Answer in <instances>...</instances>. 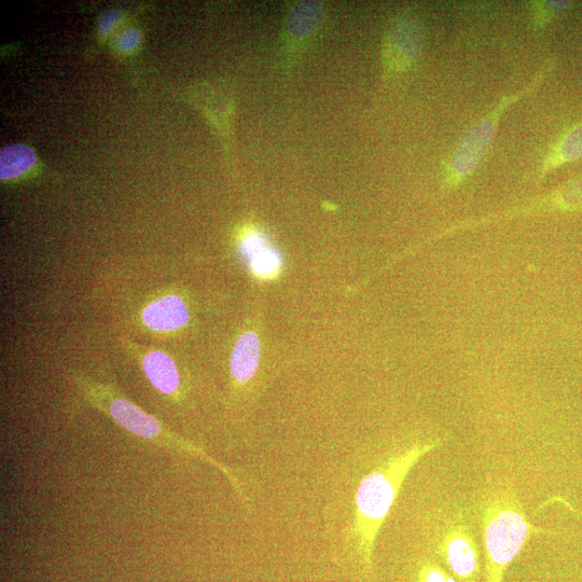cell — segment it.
I'll return each instance as SVG.
<instances>
[{"mask_svg": "<svg viewBox=\"0 0 582 582\" xmlns=\"http://www.w3.org/2000/svg\"><path fill=\"white\" fill-rule=\"evenodd\" d=\"M440 445L439 440L415 443L390 457L360 481L355 496L352 533L366 572L372 570L374 545L410 471L427 453Z\"/></svg>", "mask_w": 582, "mask_h": 582, "instance_id": "1", "label": "cell"}, {"mask_svg": "<svg viewBox=\"0 0 582 582\" xmlns=\"http://www.w3.org/2000/svg\"><path fill=\"white\" fill-rule=\"evenodd\" d=\"M480 519L485 549V582H503L505 572L530 538L542 532L526 517L517 492L509 485L485 496Z\"/></svg>", "mask_w": 582, "mask_h": 582, "instance_id": "2", "label": "cell"}, {"mask_svg": "<svg viewBox=\"0 0 582 582\" xmlns=\"http://www.w3.org/2000/svg\"><path fill=\"white\" fill-rule=\"evenodd\" d=\"M547 72L544 69L528 86L514 94L502 97L491 112L464 135L455 148L447 169L446 182L449 186H459L478 169L482 160L488 155L497 129L508 109L521 101L523 97L535 92L542 85Z\"/></svg>", "mask_w": 582, "mask_h": 582, "instance_id": "3", "label": "cell"}, {"mask_svg": "<svg viewBox=\"0 0 582 582\" xmlns=\"http://www.w3.org/2000/svg\"><path fill=\"white\" fill-rule=\"evenodd\" d=\"M107 411L118 424L126 428L130 433L152 441L162 443V445L188 452L192 455H198L201 459L213 464L231 479L235 488L239 487V482L224 466L219 465L212 457L205 453L202 449L191 445V443L179 439L168 431H165L162 424L152 415L147 414L141 408H138L129 400L120 397L109 398L107 403Z\"/></svg>", "mask_w": 582, "mask_h": 582, "instance_id": "4", "label": "cell"}, {"mask_svg": "<svg viewBox=\"0 0 582 582\" xmlns=\"http://www.w3.org/2000/svg\"><path fill=\"white\" fill-rule=\"evenodd\" d=\"M437 551L457 581H479V547L473 532L465 523H450L439 537Z\"/></svg>", "mask_w": 582, "mask_h": 582, "instance_id": "5", "label": "cell"}, {"mask_svg": "<svg viewBox=\"0 0 582 582\" xmlns=\"http://www.w3.org/2000/svg\"><path fill=\"white\" fill-rule=\"evenodd\" d=\"M388 64L394 69L410 66L421 52L422 32L411 19H401L392 27L387 44Z\"/></svg>", "mask_w": 582, "mask_h": 582, "instance_id": "6", "label": "cell"}, {"mask_svg": "<svg viewBox=\"0 0 582 582\" xmlns=\"http://www.w3.org/2000/svg\"><path fill=\"white\" fill-rule=\"evenodd\" d=\"M242 253L258 279L273 280L282 270L281 255L258 232L246 235L242 242Z\"/></svg>", "mask_w": 582, "mask_h": 582, "instance_id": "7", "label": "cell"}, {"mask_svg": "<svg viewBox=\"0 0 582 582\" xmlns=\"http://www.w3.org/2000/svg\"><path fill=\"white\" fill-rule=\"evenodd\" d=\"M189 318L187 304L174 295L151 302L143 312L145 325L156 331H172L182 328L188 324Z\"/></svg>", "mask_w": 582, "mask_h": 582, "instance_id": "8", "label": "cell"}, {"mask_svg": "<svg viewBox=\"0 0 582 582\" xmlns=\"http://www.w3.org/2000/svg\"><path fill=\"white\" fill-rule=\"evenodd\" d=\"M261 343L253 331L246 332L235 344L231 355V374L235 381H251L259 367Z\"/></svg>", "mask_w": 582, "mask_h": 582, "instance_id": "9", "label": "cell"}, {"mask_svg": "<svg viewBox=\"0 0 582 582\" xmlns=\"http://www.w3.org/2000/svg\"><path fill=\"white\" fill-rule=\"evenodd\" d=\"M143 369L149 382L164 395L178 391L180 377L173 359L160 351H152L143 359Z\"/></svg>", "mask_w": 582, "mask_h": 582, "instance_id": "10", "label": "cell"}, {"mask_svg": "<svg viewBox=\"0 0 582 582\" xmlns=\"http://www.w3.org/2000/svg\"><path fill=\"white\" fill-rule=\"evenodd\" d=\"M582 158V123L572 128L561 140L552 147L545 158L542 168H540V177H543L550 171L559 168V166L571 163Z\"/></svg>", "mask_w": 582, "mask_h": 582, "instance_id": "11", "label": "cell"}, {"mask_svg": "<svg viewBox=\"0 0 582 582\" xmlns=\"http://www.w3.org/2000/svg\"><path fill=\"white\" fill-rule=\"evenodd\" d=\"M36 163L34 151L24 145L6 147L0 152V177L4 180L21 176Z\"/></svg>", "mask_w": 582, "mask_h": 582, "instance_id": "12", "label": "cell"}, {"mask_svg": "<svg viewBox=\"0 0 582 582\" xmlns=\"http://www.w3.org/2000/svg\"><path fill=\"white\" fill-rule=\"evenodd\" d=\"M543 205L566 207V209H578L582 207V177L573 180L567 186L552 194Z\"/></svg>", "mask_w": 582, "mask_h": 582, "instance_id": "13", "label": "cell"}, {"mask_svg": "<svg viewBox=\"0 0 582 582\" xmlns=\"http://www.w3.org/2000/svg\"><path fill=\"white\" fill-rule=\"evenodd\" d=\"M571 3L568 2H534L532 3L533 22L537 30L544 29L553 16L559 15Z\"/></svg>", "mask_w": 582, "mask_h": 582, "instance_id": "14", "label": "cell"}, {"mask_svg": "<svg viewBox=\"0 0 582 582\" xmlns=\"http://www.w3.org/2000/svg\"><path fill=\"white\" fill-rule=\"evenodd\" d=\"M415 582H456V580L438 563L425 561L419 567Z\"/></svg>", "mask_w": 582, "mask_h": 582, "instance_id": "15", "label": "cell"}, {"mask_svg": "<svg viewBox=\"0 0 582 582\" xmlns=\"http://www.w3.org/2000/svg\"><path fill=\"white\" fill-rule=\"evenodd\" d=\"M140 39V32L137 30H129L120 37L118 47L123 52L132 51L140 43Z\"/></svg>", "mask_w": 582, "mask_h": 582, "instance_id": "16", "label": "cell"}, {"mask_svg": "<svg viewBox=\"0 0 582 582\" xmlns=\"http://www.w3.org/2000/svg\"><path fill=\"white\" fill-rule=\"evenodd\" d=\"M121 20L120 13L112 11L106 13L99 23V31L102 35H108L114 29V26Z\"/></svg>", "mask_w": 582, "mask_h": 582, "instance_id": "17", "label": "cell"}]
</instances>
